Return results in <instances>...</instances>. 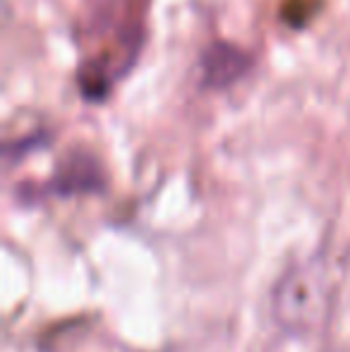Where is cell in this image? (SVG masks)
Returning a JSON list of instances; mask_svg holds the SVG:
<instances>
[{
  "instance_id": "cell-4",
  "label": "cell",
  "mask_w": 350,
  "mask_h": 352,
  "mask_svg": "<svg viewBox=\"0 0 350 352\" xmlns=\"http://www.w3.org/2000/svg\"><path fill=\"white\" fill-rule=\"evenodd\" d=\"M48 187L61 197L101 192L106 187V175H103V168L96 156L82 151V148H75L56 168V175H53Z\"/></svg>"
},
{
  "instance_id": "cell-1",
  "label": "cell",
  "mask_w": 350,
  "mask_h": 352,
  "mask_svg": "<svg viewBox=\"0 0 350 352\" xmlns=\"http://www.w3.org/2000/svg\"><path fill=\"white\" fill-rule=\"evenodd\" d=\"M146 3L149 0H85V32L106 41L103 51L91 53L77 67V87L87 101H103L113 84L137 63L144 41Z\"/></svg>"
},
{
  "instance_id": "cell-5",
  "label": "cell",
  "mask_w": 350,
  "mask_h": 352,
  "mask_svg": "<svg viewBox=\"0 0 350 352\" xmlns=\"http://www.w3.org/2000/svg\"><path fill=\"white\" fill-rule=\"evenodd\" d=\"M43 144H48V135H43V132L32 135V137H24V140H17V142H10V144H5V158H10V161L22 158L27 151L43 146Z\"/></svg>"
},
{
  "instance_id": "cell-2",
  "label": "cell",
  "mask_w": 350,
  "mask_h": 352,
  "mask_svg": "<svg viewBox=\"0 0 350 352\" xmlns=\"http://www.w3.org/2000/svg\"><path fill=\"white\" fill-rule=\"evenodd\" d=\"M331 274L322 256L285 271L271 300L274 319L290 333H307L324 324L331 305Z\"/></svg>"
},
{
  "instance_id": "cell-3",
  "label": "cell",
  "mask_w": 350,
  "mask_h": 352,
  "mask_svg": "<svg viewBox=\"0 0 350 352\" xmlns=\"http://www.w3.org/2000/svg\"><path fill=\"white\" fill-rule=\"evenodd\" d=\"M201 87L204 89H226L245 77L254 65V56L248 48L233 41H211L201 51Z\"/></svg>"
}]
</instances>
